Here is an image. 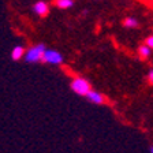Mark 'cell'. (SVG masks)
Listing matches in <instances>:
<instances>
[{
	"label": "cell",
	"mask_w": 153,
	"mask_h": 153,
	"mask_svg": "<svg viewBox=\"0 0 153 153\" xmlns=\"http://www.w3.org/2000/svg\"><path fill=\"white\" fill-rule=\"evenodd\" d=\"M55 6L59 10H70L74 6V0H55Z\"/></svg>",
	"instance_id": "obj_7"
},
{
	"label": "cell",
	"mask_w": 153,
	"mask_h": 153,
	"mask_svg": "<svg viewBox=\"0 0 153 153\" xmlns=\"http://www.w3.org/2000/svg\"><path fill=\"white\" fill-rule=\"evenodd\" d=\"M45 45L44 44H37V45H33L25 51V55H23V59H25L27 63H38V62L42 60V56H44V52H45Z\"/></svg>",
	"instance_id": "obj_1"
},
{
	"label": "cell",
	"mask_w": 153,
	"mask_h": 153,
	"mask_svg": "<svg viewBox=\"0 0 153 153\" xmlns=\"http://www.w3.org/2000/svg\"><path fill=\"white\" fill-rule=\"evenodd\" d=\"M145 44H146L148 47H149L150 49L153 51V34H152V36H149V37H148L146 40H145Z\"/></svg>",
	"instance_id": "obj_10"
},
{
	"label": "cell",
	"mask_w": 153,
	"mask_h": 153,
	"mask_svg": "<svg viewBox=\"0 0 153 153\" xmlns=\"http://www.w3.org/2000/svg\"><path fill=\"white\" fill-rule=\"evenodd\" d=\"M23 55H25V49H23V47H21V45L14 47L13 51H11V57H13V60H19V59H22Z\"/></svg>",
	"instance_id": "obj_6"
},
{
	"label": "cell",
	"mask_w": 153,
	"mask_h": 153,
	"mask_svg": "<svg viewBox=\"0 0 153 153\" xmlns=\"http://www.w3.org/2000/svg\"><path fill=\"white\" fill-rule=\"evenodd\" d=\"M33 11L38 16H45L49 13V6H48V3L44 1V0H38L37 3L33 6Z\"/></svg>",
	"instance_id": "obj_5"
},
{
	"label": "cell",
	"mask_w": 153,
	"mask_h": 153,
	"mask_svg": "<svg viewBox=\"0 0 153 153\" xmlns=\"http://www.w3.org/2000/svg\"><path fill=\"white\" fill-rule=\"evenodd\" d=\"M149 150H150V153H153V146H150V149H149Z\"/></svg>",
	"instance_id": "obj_12"
},
{
	"label": "cell",
	"mask_w": 153,
	"mask_h": 153,
	"mask_svg": "<svg viewBox=\"0 0 153 153\" xmlns=\"http://www.w3.org/2000/svg\"><path fill=\"white\" fill-rule=\"evenodd\" d=\"M41 62L52 64V66H59V64L63 63V55L59 51H55V49H45Z\"/></svg>",
	"instance_id": "obj_3"
},
{
	"label": "cell",
	"mask_w": 153,
	"mask_h": 153,
	"mask_svg": "<svg viewBox=\"0 0 153 153\" xmlns=\"http://www.w3.org/2000/svg\"><path fill=\"white\" fill-rule=\"evenodd\" d=\"M146 78H148V82H149L150 85H153V68H150V70L148 71Z\"/></svg>",
	"instance_id": "obj_11"
},
{
	"label": "cell",
	"mask_w": 153,
	"mask_h": 153,
	"mask_svg": "<svg viewBox=\"0 0 153 153\" xmlns=\"http://www.w3.org/2000/svg\"><path fill=\"white\" fill-rule=\"evenodd\" d=\"M123 26L127 29H133V27H137L138 26V21L137 18H134V16H126L123 21Z\"/></svg>",
	"instance_id": "obj_9"
},
{
	"label": "cell",
	"mask_w": 153,
	"mask_h": 153,
	"mask_svg": "<svg viewBox=\"0 0 153 153\" xmlns=\"http://www.w3.org/2000/svg\"><path fill=\"white\" fill-rule=\"evenodd\" d=\"M85 97L88 99V101L93 102V104H97V105L104 104V101H105L104 94H102V93H100V92H97V90H93V89H90L89 93H88Z\"/></svg>",
	"instance_id": "obj_4"
},
{
	"label": "cell",
	"mask_w": 153,
	"mask_h": 153,
	"mask_svg": "<svg viewBox=\"0 0 153 153\" xmlns=\"http://www.w3.org/2000/svg\"><path fill=\"white\" fill-rule=\"evenodd\" d=\"M70 86H71V90L78 96H86L89 93V90L92 89V88H90V83L88 82L85 78H82V76L74 78V79L71 81Z\"/></svg>",
	"instance_id": "obj_2"
},
{
	"label": "cell",
	"mask_w": 153,
	"mask_h": 153,
	"mask_svg": "<svg viewBox=\"0 0 153 153\" xmlns=\"http://www.w3.org/2000/svg\"><path fill=\"white\" fill-rule=\"evenodd\" d=\"M152 52L153 51L146 44H142L138 47V55H140V57H142V59H148V57L152 55Z\"/></svg>",
	"instance_id": "obj_8"
}]
</instances>
